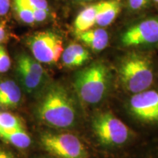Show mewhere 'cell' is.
<instances>
[{
    "instance_id": "obj_1",
    "label": "cell",
    "mask_w": 158,
    "mask_h": 158,
    "mask_svg": "<svg viewBox=\"0 0 158 158\" xmlns=\"http://www.w3.org/2000/svg\"><path fill=\"white\" fill-rule=\"evenodd\" d=\"M37 97L33 113L40 123L59 130L70 129L78 123L76 100L63 84L50 82Z\"/></svg>"
},
{
    "instance_id": "obj_2",
    "label": "cell",
    "mask_w": 158,
    "mask_h": 158,
    "mask_svg": "<svg viewBox=\"0 0 158 158\" xmlns=\"http://www.w3.org/2000/svg\"><path fill=\"white\" fill-rule=\"evenodd\" d=\"M110 85L109 69L98 61L79 70L73 80V87L79 100L87 106L100 103L107 95Z\"/></svg>"
},
{
    "instance_id": "obj_3",
    "label": "cell",
    "mask_w": 158,
    "mask_h": 158,
    "mask_svg": "<svg viewBox=\"0 0 158 158\" xmlns=\"http://www.w3.org/2000/svg\"><path fill=\"white\" fill-rule=\"evenodd\" d=\"M118 74L127 92L136 94L147 90L154 81V72L149 59L143 54L132 53L121 61Z\"/></svg>"
},
{
    "instance_id": "obj_4",
    "label": "cell",
    "mask_w": 158,
    "mask_h": 158,
    "mask_svg": "<svg viewBox=\"0 0 158 158\" xmlns=\"http://www.w3.org/2000/svg\"><path fill=\"white\" fill-rule=\"evenodd\" d=\"M39 145L45 153L55 158H91L86 146L70 133L42 132L39 136Z\"/></svg>"
},
{
    "instance_id": "obj_5",
    "label": "cell",
    "mask_w": 158,
    "mask_h": 158,
    "mask_svg": "<svg viewBox=\"0 0 158 158\" xmlns=\"http://www.w3.org/2000/svg\"><path fill=\"white\" fill-rule=\"evenodd\" d=\"M92 127L99 143L105 149L119 148L130 140L129 128L110 112H102L94 116Z\"/></svg>"
},
{
    "instance_id": "obj_6",
    "label": "cell",
    "mask_w": 158,
    "mask_h": 158,
    "mask_svg": "<svg viewBox=\"0 0 158 158\" xmlns=\"http://www.w3.org/2000/svg\"><path fill=\"white\" fill-rule=\"evenodd\" d=\"M15 74L20 86L31 95H38L51 82L41 63L25 53L16 57Z\"/></svg>"
},
{
    "instance_id": "obj_7",
    "label": "cell",
    "mask_w": 158,
    "mask_h": 158,
    "mask_svg": "<svg viewBox=\"0 0 158 158\" xmlns=\"http://www.w3.org/2000/svg\"><path fill=\"white\" fill-rule=\"evenodd\" d=\"M26 43L33 57L43 64H56L64 51L62 38L51 30L37 31L29 35Z\"/></svg>"
},
{
    "instance_id": "obj_8",
    "label": "cell",
    "mask_w": 158,
    "mask_h": 158,
    "mask_svg": "<svg viewBox=\"0 0 158 158\" xmlns=\"http://www.w3.org/2000/svg\"><path fill=\"white\" fill-rule=\"evenodd\" d=\"M120 42L126 47L153 45L158 43V16L143 20L124 31Z\"/></svg>"
},
{
    "instance_id": "obj_9",
    "label": "cell",
    "mask_w": 158,
    "mask_h": 158,
    "mask_svg": "<svg viewBox=\"0 0 158 158\" xmlns=\"http://www.w3.org/2000/svg\"><path fill=\"white\" fill-rule=\"evenodd\" d=\"M133 115L146 122H158V92L145 90L133 94L129 101Z\"/></svg>"
},
{
    "instance_id": "obj_10",
    "label": "cell",
    "mask_w": 158,
    "mask_h": 158,
    "mask_svg": "<svg viewBox=\"0 0 158 158\" xmlns=\"http://www.w3.org/2000/svg\"><path fill=\"white\" fill-rule=\"evenodd\" d=\"M21 87L14 81H0V110L17 108L22 102Z\"/></svg>"
},
{
    "instance_id": "obj_11",
    "label": "cell",
    "mask_w": 158,
    "mask_h": 158,
    "mask_svg": "<svg viewBox=\"0 0 158 158\" xmlns=\"http://www.w3.org/2000/svg\"><path fill=\"white\" fill-rule=\"evenodd\" d=\"M90 54L78 43H71L64 49L61 56L63 65L68 68H76L86 64L90 59Z\"/></svg>"
},
{
    "instance_id": "obj_12",
    "label": "cell",
    "mask_w": 158,
    "mask_h": 158,
    "mask_svg": "<svg viewBox=\"0 0 158 158\" xmlns=\"http://www.w3.org/2000/svg\"><path fill=\"white\" fill-rule=\"evenodd\" d=\"M76 34L79 40L95 52L104 50L108 44V34L102 27L92 28Z\"/></svg>"
},
{
    "instance_id": "obj_13",
    "label": "cell",
    "mask_w": 158,
    "mask_h": 158,
    "mask_svg": "<svg viewBox=\"0 0 158 158\" xmlns=\"http://www.w3.org/2000/svg\"><path fill=\"white\" fill-rule=\"evenodd\" d=\"M0 139L22 152L29 150L32 144L31 138L23 128L0 130Z\"/></svg>"
},
{
    "instance_id": "obj_14",
    "label": "cell",
    "mask_w": 158,
    "mask_h": 158,
    "mask_svg": "<svg viewBox=\"0 0 158 158\" xmlns=\"http://www.w3.org/2000/svg\"><path fill=\"white\" fill-rule=\"evenodd\" d=\"M102 5V1L87 6L82 10L75 19L73 26L76 32L92 29L95 26L96 17Z\"/></svg>"
},
{
    "instance_id": "obj_15",
    "label": "cell",
    "mask_w": 158,
    "mask_h": 158,
    "mask_svg": "<svg viewBox=\"0 0 158 158\" xmlns=\"http://www.w3.org/2000/svg\"><path fill=\"white\" fill-rule=\"evenodd\" d=\"M122 8L121 0L102 1V5L96 17L95 25L106 27L113 23Z\"/></svg>"
},
{
    "instance_id": "obj_16",
    "label": "cell",
    "mask_w": 158,
    "mask_h": 158,
    "mask_svg": "<svg viewBox=\"0 0 158 158\" xmlns=\"http://www.w3.org/2000/svg\"><path fill=\"white\" fill-rule=\"evenodd\" d=\"M33 12L35 21L42 23L51 17V10L47 0H19Z\"/></svg>"
},
{
    "instance_id": "obj_17",
    "label": "cell",
    "mask_w": 158,
    "mask_h": 158,
    "mask_svg": "<svg viewBox=\"0 0 158 158\" xmlns=\"http://www.w3.org/2000/svg\"><path fill=\"white\" fill-rule=\"evenodd\" d=\"M13 7L18 19L24 24L35 26L37 24L33 12L19 0H12Z\"/></svg>"
},
{
    "instance_id": "obj_18",
    "label": "cell",
    "mask_w": 158,
    "mask_h": 158,
    "mask_svg": "<svg viewBox=\"0 0 158 158\" xmlns=\"http://www.w3.org/2000/svg\"><path fill=\"white\" fill-rule=\"evenodd\" d=\"M21 128H23V124L20 118L5 110H0V130Z\"/></svg>"
},
{
    "instance_id": "obj_19",
    "label": "cell",
    "mask_w": 158,
    "mask_h": 158,
    "mask_svg": "<svg viewBox=\"0 0 158 158\" xmlns=\"http://www.w3.org/2000/svg\"><path fill=\"white\" fill-rule=\"evenodd\" d=\"M11 60L7 50L3 45H0V73H5L10 70Z\"/></svg>"
},
{
    "instance_id": "obj_20",
    "label": "cell",
    "mask_w": 158,
    "mask_h": 158,
    "mask_svg": "<svg viewBox=\"0 0 158 158\" xmlns=\"http://www.w3.org/2000/svg\"><path fill=\"white\" fill-rule=\"evenodd\" d=\"M150 0H127L128 6L133 11L141 10L147 7Z\"/></svg>"
},
{
    "instance_id": "obj_21",
    "label": "cell",
    "mask_w": 158,
    "mask_h": 158,
    "mask_svg": "<svg viewBox=\"0 0 158 158\" xmlns=\"http://www.w3.org/2000/svg\"><path fill=\"white\" fill-rule=\"evenodd\" d=\"M0 158H20V157L10 148L0 145Z\"/></svg>"
},
{
    "instance_id": "obj_22",
    "label": "cell",
    "mask_w": 158,
    "mask_h": 158,
    "mask_svg": "<svg viewBox=\"0 0 158 158\" xmlns=\"http://www.w3.org/2000/svg\"><path fill=\"white\" fill-rule=\"evenodd\" d=\"M12 0H0V17L8 15L11 9Z\"/></svg>"
},
{
    "instance_id": "obj_23",
    "label": "cell",
    "mask_w": 158,
    "mask_h": 158,
    "mask_svg": "<svg viewBox=\"0 0 158 158\" xmlns=\"http://www.w3.org/2000/svg\"><path fill=\"white\" fill-rule=\"evenodd\" d=\"M7 37H8V34H7L5 26L2 23H0V45L5 42L6 40L7 39Z\"/></svg>"
},
{
    "instance_id": "obj_24",
    "label": "cell",
    "mask_w": 158,
    "mask_h": 158,
    "mask_svg": "<svg viewBox=\"0 0 158 158\" xmlns=\"http://www.w3.org/2000/svg\"><path fill=\"white\" fill-rule=\"evenodd\" d=\"M133 158H158V149L153 150V151L152 150L149 151L147 152L138 156V157Z\"/></svg>"
},
{
    "instance_id": "obj_25",
    "label": "cell",
    "mask_w": 158,
    "mask_h": 158,
    "mask_svg": "<svg viewBox=\"0 0 158 158\" xmlns=\"http://www.w3.org/2000/svg\"><path fill=\"white\" fill-rule=\"evenodd\" d=\"M31 158H55L53 157V156L51 155H49L48 154H43V155H37L36 156H34V157H32Z\"/></svg>"
},
{
    "instance_id": "obj_26",
    "label": "cell",
    "mask_w": 158,
    "mask_h": 158,
    "mask_svg": "<svg viewBox=\"0 0 158 158\" xmlns=\"http://www.w3.org/2000/svg\"><path fill=\"white\" fill-rule=\"evenodd\" d=\"M78 2H89L95 1V0H76Z\"/></svg>"
},
{
    "instance_id": "obj_27",
    "label": "cell",
    "mask_w": 158,
    "mask_h": 158,
    "mask_svg": "<svg viewBox=\"0 0 158 158\" xmlns=\"http://www.w3.org/2000/svg\"><path fill=\"white\" fill-rule=\"evenodd\" d=\"M153 1H154V2H155V3H157V5H158V0H153Z\"/></svg>"
}]
</instances>
